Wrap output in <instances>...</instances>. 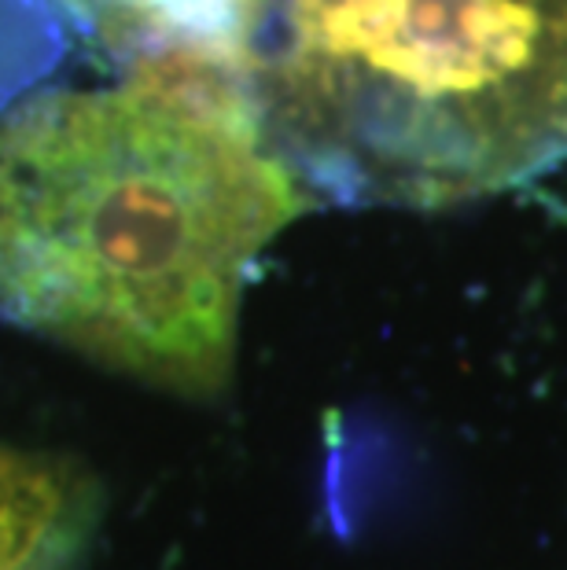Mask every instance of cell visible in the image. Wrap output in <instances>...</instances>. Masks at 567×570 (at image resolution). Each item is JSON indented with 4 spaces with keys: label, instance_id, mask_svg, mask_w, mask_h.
<instances>
[{
    "label": "cell",
    "instance_id": "obj_1",
    "mask_svg": "<svg viewBox=\"0 0 567 570\" xmlns=\"http://www.w3.org/2000/svg\"><path fill=\"white\" fill-rule=\"evenodd\" d=\"M310 206L236 78L144 67L33 96L0 118V321L214 397L251 273Z\"/></svg>",
    "mask_w": 567,
    "mask_h": 570
},
{
    "label": "cell",
    "instance_id": "obj_4",
    "mask_svg": "<svg viewBox=\"0 0 567 570\" xmlns=\"http://www.w3.org/2000/svg\"><path fill=\"white\" fill-rule=\"evenodd\" d=\"M100 490L75 460L0 442V570H86Z\"/></svg>",
    "mask_w": 567,
    "mask_h": 570
},
{
    "label": "cell",
    "instance_id": "obj_2",
    "mask_svg": "<svg viewBox=\"0 0 567 570\" xmlns=\"http://www.w3.org/2000/svg\"><path fill=\"white\" fill-rule=\"evenodd\" d=\"M251 78L306 196L436 210L567 155V0H276Z\"/></svg>",
    "mask_w": 567,
    "mask_h": 570
},
{
    "label": "cell",
    "instance_id": "obj_3",
    "mask_svg": "<svg viewBox=\"0 0 567 570\" xmlns=\"http://www.w3.org/2000/svg\"><path fill=\"white\" fill-rule=\"evenodd\" d=\"M129 70L188 67L247 85L276 0H48Z\"/></svg>",
    "mask_w": 567,
    "mask_h": 570
}]
</instances>
